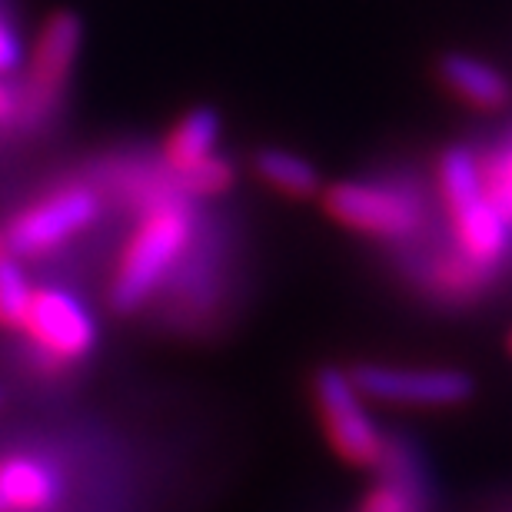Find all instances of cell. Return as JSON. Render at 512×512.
Listing matches in <instances>:
<instances>
[{"label": "cell", "mask_w": 512, "mask_h": 512, "mask_svg": "<svg viewBox=\"0 0 512 512\" xmlns=\"http://www.w3.org/2000/svg\"><path fill=\"white\" fill-rule=\"evenodd\" d=\"M193 230H197V220H193L190 197L177 190L153 193L143 203L137 230L130 233L117 260L114 283H110V306L117 313H137L160 290L173 266L183 260Z\"/></svg>", "instance_id": "1"}, {"label": "cell", "mask_w": 512, "mask_h": 512, "mask_svg": "<svg viewBox=\"0 0 512 512\" xmlns=\"http://www.w3.org/2000/svg\"><path fill=\"white\" fill-rule=\"evenodd\" d=\"M436 170L456 250L466 253L473 263L486 266V270H496L512 250V223L486 197L476 150L449 147L439 157Z\"/></svg>", "instance_id": "2"}, {"label": "cell", "mask_w": 512, "mask_h": 512, "mask_svg": "<svg viewBox=\"0 0 512 512\" xmlns=\"http://www.w3.org/2000/svg\"><path fill=\"white\" fill-rule=\"evenodd\" d=\"M84 17L77 10H54L40 24L34 54L27 60L24 80H20V124L34 130L50 120L64 104V90L70 84L84 50Z\"/></svg>", "instance_id": "3"}, {"label": "cell", "mask_w": 512, "mask_h": 512, "mask_svg": "<svg viewBox=\"0 0 512 512\" xmlns=\"http://www.w3.org/2000/svg\"><path fill=\"white\" fill-rule=\"evenodd\" d=\"M313 399L320 413L323 433L330 446L350 466L376 469L383 463L389 439L380 433L376 419L366 409V396L356 389L350 373L340 366H323L313 376Z\"/></svg>", "instance_id": "4"}, {"label": "cell", "mask_w": 512, "mask_h": 512, "mask_svg": "<svg viewBox=\"0 0 512 512\" xmlns=\"http://www.w3.org/2000/svg\"><path fill=\"white\" fill-rule=\"evenodd\" d=\"M100 217V193L87 183H70L24 207L4 230V247L17 260H37L67 240L80 237Z\"/></svg>", "instance_id": "5"}, {"label": "cell", "mask_w": 512, "mask_h": 512, "mask_svg": "<svg viewBox=\"0 0 512 512\" xmlns=\"http://www.w3.org/2000/svg\"><path fill=\"white\" fill-rule=\"evenodd\" d=\"M323 210L346 230L380 240H403L423 227V203L413 193L370 180H340L323 193Z\"/></svg>", "instance_id": "6"}, {"label": "cell", "mask_w": 512, "mask_h": 512, "mask_svg": "<svg viewBox=\"0 0 512 512\" xmlns=\"http://www.w3.org/2000/svg\"><path fill=\"white\" fill-rule=\"evenodd\" d=\"M350 380L366 399L386 406L413 409H446L473 399L476 380L466 370L453 366H389L360 363L350 370Z\"/></svg>", "instance_id": "7"}, {"label": "cell", "mask_w": 512, "mask_h": 512, "mask_svg": "<svg viewBox=\"0 0 512 512\" xmlns=\"http://www.w3.org/2000/svg\"><path fill=\"white\" fill-rule=\"evenodd\" d=\"M20 333L44 356L50 370L67 363H80L97 346V323L84 303L60 286H40L30 296Z\"/></svg>", "instance_id": "8"}, {"label": "cell", "mask_w": 512, "mask_h": 512, "mask_svg": "<svg viewBox=\"0 0 512 512\" xmlns=\"http://www.w3.org/2000/svg\"><path fill=\"white\" fill-rule=\"evenodd\" d=\"M436 77L449 94L483 114H499L512 104V80L483 57L449 50L436 60Z\"/></svg>", "instance_id": "9"}, {"label": "cell", "mask_w": 512, "mask_h": 512, "mask_svg": "<svg viewBox=\"0 0 512 512\" xmlns=\"http://www.w3.org/2000/svg\"><path fill=\"white\" fill-rule=\"evenodd\" d=\"M376 469H380V479L363 496L360 512H429L426 479L403 443H389L383 463Z\"/></svg>", "instance_id": "10"}, {"label": "cell", "mask_w": 512, "mask_h": 512, "mask_svg": "<svg viewBox=\"0 0 512 512\" xmlns=\"http://www.w3.org/2000/svg\"><path fill=\"white\" fill-rule=\"evenodd\" d=\"M60 489V473L44 459H0V512H47L57 506Z\"/></svg>", "instance_id": "11"}, {"label": "cell", "mask_w": 512, "mask_h": 512, "mask_svg": "<svg viewBox=\"0 0 512 512\" xmlns=\"http://www.w3.org/2000/svg\"><path fill=\"white\" fill-rule=\"evenodd\" d=\"M223 133V120L213 107H193L187 110L177 127L167 133V143H163V167H167L170 177H180V173L193 170L197 163L210 160L217 153Z\"/></svg>", "instance_id": "12"}, {"label": "cell", "mask_w": 512, "mask_h": 512, "mask_svg": "<svg viewBox=\"0 0 512 512\" xmlns=\"http://www.w3.org/2000/svg\"><path fill=\"white\" fill-rule=\"evenodd\" d=\"M253 170L266 187L280 190L293 200H310V197H316V193H323L320 170L293 150H283V147L256 150L253 153Z\"/></svg>", "instance_id": "13"}, {"label": "cell", "mask_w": 512, "mask_h": 512, "mask_svg": "<svg viewBox=\"0 0 512 512\" xmlns=\"http://www.w3.org/2000/svg\"><path fill=\"white\" fill-rule=\"evenodd\" d=\"M493 280V270L479 266L469 260L466 253H459L456 247L439 253L433 263H429V283H433L436 293L443 296H456V300H469V296H479Z\"/></svg>", "instance_id": "14"}, {"label": "cell", "mask_w": 512, "mask_h": 512, "mask_svg": "<svg viewBox=\"0 0 512 512\" xmlns=\"http://www.w3.org/2000/svg\"><path fill=\"white\" fill-rule=\"evenodd\" d=\"M476 160H479V177H483L486 197L512 223V133L506 140L493 143L486 153H476Z\"/></svg>", "instance_id": "15"}, {"label": "cell", "mask_w": 512, "mask_h": 512, "mask_svg": "<svg viewBox=\"0 0 512 512\" xmlns=\"http://www.w3.org/2000/svg\"><path fill=\"white\" fill-rule=\"evenodd\" d=\"M173 190L183 193V197H217V193H227L233 183H237V163L223 153H213L210 160L197 163L193 170L180 173V177H170Z\"/></svg>", "instance_id": "16"}, {"label": "cell", "mask_w": 512, "mask_h": 512, "mask_svg": "<svg viewBox=\"0 0 512 512\" xmlns=\"http://www.w3.org/2000/svg\"><path fill=\"white\" fill-rule=\"evenodd\" d=\"M30 296H34V286H30L24 266H20L17 256L4 253L0 256V326L7 330H20L30 306Z\"/></svg>", "instance_id": "17"}, {"label": "cell", "mask_w": 512, "mask_h": 512, "mask_svg": "<svg viewBox=\"0 0 512 512\" xmlns=\"http://www.w3.org/2000/svg\"><path fill=\"white\" fill-rule=\"evenodd\" d=\"M20 64H24V40L0 7V77H14Z\"/></svg>", "instance_id": "18"}, {"label": "cell", "mask_w": 512, "mask_h": 512, "mask_svg": "<svg viewBox=\"0 0 512 512\" xmlns=\"http://www.w3.org/2000/svg\"><path fill=\"white\" fill-rule=\"evenodd\" d=\"M20 124V84L10 77H0V130Z\"/></svg>", "instance_id": "19"}, {"label": "cell", "mask_w": 512, "mask_h": 512, "mask_svg": "<svg viewBox=\"0 0 512 512\" xmlns=\"http://www.w3.org/2000/svg\"><path fill=\"white\" fill-rule=\"evenodd\" d=\"M7 253V247H4V233H0V256H4Z\"/></svg>", "instance_id": "20"}, {"label": "cell", "mask_w": 512, "mask_h": 512, "mask_svg": "<svg viewBox=\"0 0 512 512\" xmlns=\"http://www.w3.org/2000/svg\"><path fill=\"white\" fill-rule=\"evenodd\" d=\"M509 350H512V336H509Z\"/></svg>", "instance_id": "21"}]
</instances>
